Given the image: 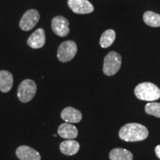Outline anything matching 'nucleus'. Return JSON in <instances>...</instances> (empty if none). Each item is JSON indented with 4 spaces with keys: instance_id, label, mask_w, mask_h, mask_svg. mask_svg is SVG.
<instances>
[{
    "instance_id": "obj_1",
    "label": "nucleus",
    "mask_w": 160,
    "mask_h": 160,
    "mask_svg": "<svg viewBox=\"0 0 160 160\" xmlns=\"http://www.w3.org/2000/svg\"><path fill=\"white\" fill-rule=\"evenodd\" d=\"M149 132L147 128L139 123H128L121 128L119 137L125 142H139L148 137Z\"/></svg>"
},
{
    "instance_id": "obj_2",
    "label": "nucleus",
    "mask_w": 160,
    "mask_h": 160,
    "mask_svg": "<svg viewBox=\"0 0 160 160\" xmlns=\"http://www.w3.org/2000/svg\"><path fill=\"white\" fill-rule=\"evenodd\" d=\"M134 93L138 99L142 101L153 102L160 98V89L151 82L139 84L135 88Z\"/></svg>"
},
{
    "instance_id": "obj_3",
    "label": "nucleus",
    "mask_w": 160,
    "mask_h": 160,
    "mask_svg": "<svg viewBox=\"0 0 160 160\" xmlns=\"http://www.w3.org/2000/svg\"><path fill=\"white\" fill-rule=\"evenodd\" d=\"M37 84L32 79H25L18 87L17 97L19 101L23 103L29 102L35 97L37 93Z\"/></svg>"
},
{
    "instance_id": "obj_4",
    "label": "nucleus",
    "mask_w": 160,
    "mask_h": 160,
    "mask_svg": "<svg viewBox=\"0 0 160 160\" xmlns=\"http://www.w3.org/2000/svg\"><path fill=\"white\" fill-rule=\"evenodd\" d=\"M122 65V57L115 51H111L104 59L103 72L107 76H113L119 71Z\"/></svg>"
},
{
    "instance_id": "obj_5",
    "label": "nucleus",
    "mask_w": 160,
    "mask_h": 160,
    "mask_svg": "<svg viewBox=\"0 0 160 160\" xmlns=\"http://www.w3.org/2000/svg\"><path fill=\"white\" fill-rule=\"evenodd\" d=\"M77 53V45L75 42L68 40L59 46L57 58L61 62H67L74 58Z\"/></svg>"
},
{
    "instance_id": "obj_6",
    "label": "nucleus",
    "mask_w": 160,
    "mask_h": 160,
    "mask_svg": "<svg viewBox=\"0 0 160 160\" xmlns=\"http://www.w3.org/2000/svg\"><path fill=\"white\" fill-rule=\"evenodd\" d=\"M40 19L39 13L35 9H30L24 13L19 22V28L22 31H31L37 25Z\"/></svg>"
},
{
    "instance_id": "obj_7",
    "label": "nucleus",
    "mask_w": 160,
    "mask_h": 160,
    "mask_svg": "<svg viewBox=\"0 0 160 160\" xmlns=\"http://www.w3.org/2000/svg\"><path fill=\"white\" fill-rule=\"evenodd\" d=\"M51 28L56 35L65 37L70 32L68 20L62 16L55 17L51 21Z\"/></svg>"
},
{
    "instance_id": "obj_8",
    "label": "nucleus",
    "mask_w": 160,
    "mask_h": 160,
    "mask_svg": "<svg viewBox=\"0 0 160 160\" xmlns=\"http://www.w3.org/2000/svg\"><path fill=\"white\" fill-rule=\"evenodd\" d=\"M68 7L77 14H88L94 11V8L88 0H68Z\"/></svg>"
},
{
    "instance_id": "obj_9",
    "label": "nucleus",
    "mask_w": 160,
    "mask_h": 160,
    "mask_svg": "<svg viewBox=\"0 0 160 160\" xmlns=\"http://www.w3.org/2000/svg\"><path fill=\"white\" fill-rule=\"evenodd\" d=\"M16 155L20 160H41L37 151L27 145H21L16 150Z\"/></svg>"
},
{
    "instance_id": "obj_10",
    "label": "nucleus",
    "mask_w": 160,
    "mask_h": 160,
    "mask_svg": "<svg viewBox=\"0 0 160 160\" xmlns=\"http://www.w3.org/2000/svg\"><path fill=\"white\" fill-rule=\"evenodd\" d=\"M46 42L45 33L44 29L39 28L33 32L28 39V45L33 49L42 48Z\"/></svg>"
},
{
    "instance_id": "obj_11",
    "label": "nucleus",
    "mask_w": 160,
    "mask_h": 160,
    "mask_svg": "<svg viewBox=\"0 0 160 160\" xmlns=\"http://www.w3.org/2000/svg\"><path fill=\"white\" fill-rule=\"evenodd\" d=\"M61 118L65 122L78 123L82 119V114L79 110L73 107H67L62 110L61 113Z\"/></svg>"
},
{
    "instance_id": "obj_12",
    "label": "nucleus",
    "mask_w": 160,
    "mask_h": 160,
    "mask_svg": "<svg viewBox=\"0 0 160 160\" xmlns=\"http://www.w3.org/2000/svg\"><path fill=\"white\" fill-rule=\"evenodd\" d=\"M58 134L63 139H73L78 136V130L71 123L64 122L58 128Z\"/></svg>"
},
{
    "instance_id": "obj_13",
    "label": "nucleus",
    "mask_w": 160,
    "mask_h": 160,
    "mask_svg": "<svg viewBox=\"0 0 160 160\" xmlns=\"http://www.w3.org/2000/svg\"><path fill=\"white\" fill-rule=\"evenodd\" d=\"M80 148V145L77 141L73 139H67L62 142L59 145L60 151L63 154L67 156H73L77 153Z\"/></svg>"
},
{
    "instance_id": "obj_14",
    "label": "nucleus",
    "mask_w": 160,
    "mask_h": 160,
    "mask_svg": "<svg viewBox=\"0 0 160 160\" xmlns=\"http://www.w3.org/2000/svg\"><path fill=\"white\" fill-rule=\"evenodd\" d=\"M13 85V77L11 72L0 71V91L2 93H8L11 91Z\"/></svg>"
},
{
    "instance_id": "obj_15",
    "label": "nucleus",
    "mask_w": 160,
    "mask_h": 160,
    "mask_svg": "<svg viewBox=\"0 0 160 160\" xmlns=\"http://www.w3.org/2000/svg\"><path fill=\"white\" fill-rule=\"evenodd\" d=\"M109 158L111 160H133V154L128 150L117 148L110 152Z\"/></svg>"
},
{
    "instance_id": "obj_16",
    "label": "nucleus",
    "mask_w": 160,
    "mask_h": 160,
    "mask_svg": "<svg viewBox=\"0 0 160 160\" xmlns=\"http://www.w3.org/2000/svg\"><path fill=\"white\" fill-rule=\"evenodd\" d=\"M116 39V33L113 30L109 29L105 31L101 36L99 45L103 48H107L113 45Z\"/></svg>"
},
{
    "instance_id": "obj_17",
    "label": "nucleus",
    "mask_w": 160,
    "mask_h": 160,
    "mask_svg": "<svg viewBox=\"0 0 160 160\" xmlns=\"http://www.w3.org/2000/svg\"><path fill=\"white\" fill-rule=\"evenodd\" d=\"M143 20L146 25L151 27H160V15L152 11H146L143 15Z\"/></svg>"
},
{
    "instance_id": "obj_18",
    "label": "nucleus",
    "mask_w": 160,
    "mask_h": 160,
    "mask_svg": "<svg viewBox=\"0 0 160 160\" xmlns=\"http://www.w3.org/2000/svg\"><path fill=\"white\" fill-rule=\"evenodd\" d=\"M145 110L146 113H148V114L160 118V103L151 102L145 105Z\"/></svg>"
},
{
    "instance_id": "obj_19",
    "label": "nucleus",
    "mask_w": 160,
    "mask_h": 160,
    "mask_svg": "<svg viewBox=\"0 0 160 160\" xmlns=\"http://www.w3.org/2000/svg\"><path fill=\"white\" fill-rule=\"evenodd\" d=\"M155 153L157 157L159 158V159H160V145H157V147L155 148Z\"/></svg>"
}]
</instances>
